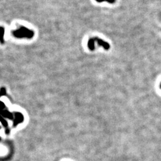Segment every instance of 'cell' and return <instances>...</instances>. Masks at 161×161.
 <instances>
[{"instance_id":"6da1fadb","label":"cell","mask_w":161,"mask_h":161,"mask_svg":"<svg viewBox=\"0 0 161 161\" xmlns=\"http://www.w3.org/2000/svg\"><path fill=\"white\" fill-rule=\"evenodd\" d=\"M14 35L17 37V38H24V37H27V38H30L31 37L33 36L34 33L33 32L29 30L24 27H22L18 30L13 32Z\"/></svg>"},{"instance_id":"7a4b0ae2","label":"cell","mask_w":161,"mask_h":161,"mask_svg":"<svg viewBox=\"0 0 161 161\" xmlns=\"http://www.w3.org/2000/svg\"><path fill=\"white\" fill-rule=\"evenodd\" d=\"M24 121V116L19 112H15L14 113V127L18 126L19 123H22Z\"/></svg>"},{"instance_id":"3957f363","label":"cell","mask_w":161,"mask_h":161,"mask_svg":"<svg viewBox=\"0 0 161 161\" xmlns=\"http://www.w3.org/2000/svg\"><path fill=\"white\" fill-rule=\"evenodd\" d=\"M0 115L3 116L4 118H8V119H9V120H14V116L12 114V113L9 112V111H7V110H0Z\"/></svg>"},{"instance_id":"277c9868","label":"cell","mask_w":161,"mask_h":161,"mask_svg":"<svg viewBox=\"0 0 161 161\" xmlns=\"http://www.w3.org/2000/svg\"><path fill=\"white\" fill-rule=\"evenodd\" d=\"M96 40L97 41V43H98L99 45L102 46L103 48L105 49V50H108V49L110 48V44H109L107 43H105V42H104L103 40H102L99 39V38H97Z\"/></svg>"},{"instance_id":"5b68a950","label":"cell","mask_w":161,"mask_h":161,"mask_svg":"<svg viewBox=\"0 0 161 161\" xmlns=\"http://www.w3.org/2000/svg\"><path fill=\"white\" fill-rule=\"evenodd\" d=\"M0 122H1L2 125H3L4 126L5 128H6V129L8 128H7V127H8V124H7V121L6 120V119H5L3 117V116H1V115H0Z\"/></svg>"},{"instance_id":"8992f818","label":"cell","mask_w":161,"mask_h":161,"mask_svg":"<svg viewBox=\"0 0 161 161\" xmlns=\"http://www.w3.org/2000/svg\"><path fill=\"white\" fill-rule=\"evenodd\" d=\"M95 38H92V39H90V41H89V47H90V48L91 49V50H93L94 49V44H95Z\"/></svg>"},{"instance_id":"52a82bcc","label":"cell","mask_w":161,"mask_h":161,"mask_svg":"<svg viewBox=\"0 0 161 161\" xmlns=\"http://www.w3.org/2000/svg\"><path fill=\"white\" fill-rule=\"evenodd\" d=\"M4 29L2 27H0V40L2 43H4Z\"/></svg>"},{"instance_id":"ba28073f","label":"cell","mask_w":161,"mask_h":161,"mask_svg":"<svg viewBox=\"0 0 161 161\" xmlns=\"http://www.w3.org/2000/svg\"><path fill=\"white\" fill-rule=\"evenodd\" d=\"M6 105H5V104L1 102V101H0V110H6Z\"/></svg>"},{"instance_id":"9c48e42d","label":"cell","mask_w":161,"mask_h":161,"mask_svg":"<svg viewBox=\"0 0 161 161\" xmlns=\"http://www.w3.org/2000/svg\"><path fill=\"white\" fill-rule=\"evenodd\" d=\"M6 94V90H5L4 88H2L1 90V93H0V95H3Z\"/></svg>"},{"instance_id":"30bf717a","label":"cell","mask_w":161,"mask_h":161,"mask_svg":"<svg viewBox=\"0 0 161 161\" xmlns=\"http://www.w3.org/2000/svg\"><path fill=\"white\" fill-rule=\"evenodd\" d=\"M106 1H107L108 2H109V3L112 4V3H113V2L115 1V0H106Z\"/></svg>"},{"instance_id":"8fae6325","label":"cell","mask_w":161,"mask_h":161,"mask_svg":"<svg viewBox=\"0 0 161 161\" xmlns=\"http://www.w3.org/2000/svg\"><path fill=\"white\" fill-rule=\"evenodd\" d=\"M96 1H97L98 2H101V1H106V0H96Z\"/></svg>"},{"instance_id":"7c38bea8","label":"cell","mask_w":161,"mask_h":161,"mask_svg":"<svg viewBox=\"0 0 161 161\" xmlns=\"http://www.w3.org/2000/svg\"><path fill=\"white\" fill-rule=\"evenodd\" d=\"M0 129H1V128H0ZM0 141H1V137H0Z\"/></svg>"},{"instance_id":"4fadbf2b","label":"cell","mask_w":161,"mask_h":161,"mask_svg":"<svg viewBox=\"0 0 161 161\" xmlns=\"http://www.w3.org/2000/svg\"><path fill=\"white\" fill-rule=\"evenodd\" d=\"M160 88H161V84H160Z\"/></svg>"}]
</instances>
